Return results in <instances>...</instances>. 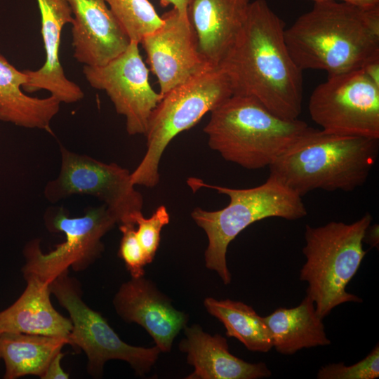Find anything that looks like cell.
<instances>
[{"label": "cell", "mask_w": 379, "mask_h": 379, "mask_svg": "<svg viewBox=\"0 0 379 379\" xmlns=\"http://www.w3.org/2000/svg\"><path fill=\"white\" fill-rule=\"evenodd\" d=\"M284 30L266 0L251 1L218 67L229 79L232 95L252 97L275 115L293 120L302 110V71L289 53Z\"/></svg>", "instance_id": "1"}, {"label": "cell", "mask_w": 379, "mask_h": 379, "mask_svg": "<svg viewBox=\"0 0 379 379\" xmlns=\"http://www.w3.org/2000/svg\"><path fill=\"white\" fill-rule=\"evenodd\" d=\"M297 66L328 76L361 68L379 58V6L329 1L314 3L284 30Z\"/></svg>", "instance_id": "2"}, {"label": "cell", "mask_w": 379, "mask_h": 379, "mask_svg": "<svg viewBox=\"0 0 379 379\" xmlns=\"http://www.w3.org/2000/svg\"><path fill=\"white\" fill-rule=\"evenodd\" d=\"M378 152L379 139L309 127L269 168L300 197L315 190L350 192L366 182Z\"/></svg>", "instance_id": "3"}, {"label": "cell", "mask_w": 379, "mask_h": 379, "mask_svg": "<svg viewBox=\"0 0 379 379\" xmlns=\"http://www.w3.org/2000/svg\"><path fill=\"white\" fill-rule=\"evenodd\" d=\"M309 127L275 115L252 97L232 95L211 112L204 131L224 159L255 170L269 167Z\"/></svg>", "instance_id": "4"}, {"label": "cell", "mask_w": 379, "mask_h": 379, "mask_svg": "<svg viewBox=\"0 0 379 379\" xmlns=\"http://www.w3.org/2000/svg\"><path fill=\"white\" fill-rule=\"evenodd\" d=\"M187 182L194 192L210 188L230 198L228 205L220 210L208 211L197 207L191 213L208 237L206 266L215 270L225 284L231 282L226 261L227 247L241 231L263 219L295 220L307 213L302 197L271 173L262 184L247 189L209 185L196 178H188Z\"/></svg>", "instance_id": "5"}, {"label": "cell", "mask_w": 379, "mask_h": 379, "mask_svg": "<svg viewBox=\"0 0 379 379\" xmlns=\"http://www.w3.org/2000/svg\"><path fill=\"white\" fill-rule=\"evenodd\" d=\"M371 222L372 216L367 213L349 224L331 221L319 227L305 226L302 253L306 262L300 280L307 283L306 294L321 318L341 304L362 302L346 287L366 253L363 241Z\"/></svg>", "instance_id": "6"}, {"label": "cell", "mask_w": 379, "mask_h": 379, "mask_svg": "<svg viewBox=\"0 0 379 379\" xmlns=\"http://www.w3.org/2000/svg\"><path fill=\"white\" fill-rule=\"evenodd\" d=\"M232 95L230 80L220 67L208 68L164 94L150 115L145 135L147 151L131 173L133 183L156 186L159 163L170 142Z\"/></svg>", "instance_id": "7"}, {"label": "cell", "mask_w": 379, "mask_h": 379, "mask_svg": "<svg viewBox=\"0 0 379 379\" xmlns=\"http://www.w3.org/2000/svg\"><path fill=\"white\" fill-rule=\"evenodd\" d=\"M47 230L62 232L65 240L48 253L41 251L40 240L32 239L23 249V276L32 275L51 284L69 268L83 271L92 265L104 250L102 238L115 224V215L105 205L88 207L79 217L69 216L65 208H47L44 216Z\"/></svg>", "instance_id": "8"}, {"label": "cell", "mask_w": 379, "mask_h": 379, "mask_svg": "<svg viewBox=\"0 0 379 379\" xmlns=\"http://www.w3.org/2000/svg\"><path fill=\"white\" fill-rule=\"evenodd\" d=\"M65 272L50 284L58 302L69 313L72 330L69 345L81 349L87 357V371L93 377H100L105 364L112 359L128 362L139 375L150 371L161 350L135 347L124 342L99 312L90 308L81 298L79 283Z\"/></svg>", "instance_id": "9"}, {"label": "cell", "mask_w": 379, "mask_h": 379, "mask_svg": "<svg viewBox=\"0 0 379 379\" xmlns=\"http://www.w3.org/2000/svg\"><path fill=\"white\" fill-rule=\"evenodd\" d=\"M60 152L59 173L44 189L48 202L55 204L73 195L93 196L115 215L119 224L133 222L135 215L142 213L143 198L135 190L128 169L72 152L62 145Z\"/></svg>", "instance_id": "10"}, {"label": "cell", "mask_w": 379, "mask_h": 379, "mask_svg": "<svg viewBox=\"0 0 379 379\" xmlns=\"http://www.w3.org/2000/svg\"><path fill=\"white\" fill-rule=\"evenodd\" d=\"M308 110L324 131L379 139V86L361 68L328 76L312 93Z\"/></svg>", "instance_id": "11"}, {"label": "cell", "mask_w": 379, "mask_h": 379, "mask_svg": "<svg viewBox=\"0 0 379 379\" xmlns=\"http://www.w3.org/2000/svg\"><path fill=\"white\" fill-rule=\"evenodd\" d=\"M131 41L119 55L101 66L84 65L83 74L95 89L104 91L116 112L126 119L129 135H145L150 115L163 95L149 81V69Z\"/></svg>", "instance_id": "12"}, {"label": "cell", "mask_w": 379, "mask_h": 379, "mask_svg": "<svg viewBox=\"0 0 379 379\" xmlns=\"http://www.w3.org/2000/svg\"><path fill=\"white\" fill-rule=\"evenodd\" d=\"M160 27L142 38L151 71L164 95L210 66L201 55L187 16L174 8L161 15Z\"/></svg>", "instance_id": "13"}, {"label": "cell", "mask_w": 379, "mask_h": 379, "mask_svg": "<svg viewBox=\"0 0 379 379\" xmlns=\"http://www.w3.org/2000/svg\"><path fill=\"white\" fill-rule=\"evenodd\" d=\"M113 304L124 321L142 326L161 352L171 350L174 338L187 321V315L175 309L168 297L144 276L124 283Z\"/></svg>", "instance_id": "14"}, {"label": "cell", "mask_w": 379, "mask_h": 379, "mask_svg": "<svg viewBox=\"0 0 379 379\" xmlns=\"http://www.w3.org/2000/svg\"><path fill=\"white\" fill-rule=\"evenodd\" d=\"M73 22L74 58L87 66H101L119 55L131 40L106 0H67Z\"/></svg>", "instance_id": "15"}, {"label": "cell", "mask_w": 379, "mask_h": 379, "mask_svg": "<svg viewBox=\"0 0 379 379\" xmlns=\"http://www.w3.org/2000/svg\"><path fill=\"white\" fill-rule=\"evenodd\" d=\"M41 15V35L46 53L44 65L36 70L23 69L27 81L23 91L46 90L61 103L71 104L83 99L79 85L65 75L60 60L62 28L72 23L73 15L67 0H36Z\"/></svg>", "instance_id": "16"}, {"label": "cell", "mask_w": 379, "mask_h": 379, "mask_svg": "<svg viewBox=\"0 0 379 379\" xmlns=\"http://www.w3.org/2000/svg\"><path fill=\"white\" fill-rule=\"evenodd\" d=\"M251 0H190L187 15L199 51L218 67L241 29Z\"/></svg>", "instance_id": "17"}, {"label": "cell", "mask_w": 379, "mask_h": 379, "mask_svg": "<svg viewBox=\"0 0 379 379\" xmlns=\"http://www.w3.org/2000/svg\"><path fill=\"white\" fill-rule=\"evenodd\" d=\"M185 333L180 349L194 367L188 379H259L272 375L265 363L251 364L232 354L226 338L219 334L211 335L197 324L185 326Z\"/></svg>", "instance_id": "18"}, {"label": "cell", "mask_w": 379, "mask_h": 379, "mask_svg": "<svg viewBox=\"0 0 379 379\" xmlns=\"http://www.w3.org/2000/svg\"><path fill=\"white\" fill-rule=\"evenodd\" d=\"M19 298L0 312V333L12 332L68 338L72 323L53 307L50 284L32 275Z\"/></svg>", "instance_id": "19"}, {"label": "cell", "mask_w": 379, "mask_h": 379, "mask_svg": "<svg viewBox=\"0 0 379 379\" xmlns=\"http://www.w3.org/2000/svg\"><path fill=\"white\" fill-rule=\"evenodd\" d=\"M24 70L16 69L0 53V121L27 128L49 130L61 102L54 97L39 98L25 93Z\"/></svg>", "instance_id": "20"}, {"label": "cell", "mask_w": 379, "mask_h": 379, "mask_svg": "<svg viewBox=\"0 0 379 379\" xmlns=\"http://www.w3.org/2000/svg\"><path fill=\"white\" fill-rule=\"evenodd\" d=\"M264 319L273 347L279 354L291 355L304 348L331 344L323 319L317 314L314 301L307 295L298 306L277 308Z\"/></svg>", "instance_id": "21"}, {"label": "cell", "mask_w": 379, "mask_h": 379, "mask_svg": "<svg viewBox=\"0 0 379 379\" xmlns=\"http://www.w3.org/2000/svg\"><path fill=\"white\" fill-rule=\"evenodd\" d=\"M69 339L21 333H0V353L6 371L4 378L33 375L41 378L53 357Z\"/></svg>", "instance_id": "22"}, {"label": "cell", "mask_w": 379, "mask_h": 379, "mask_svg": "<svg viewBox=\"0 0 379 379\" xmlns=\"http://www.w3.org/2000/svg\"><path fill=\"white\" fill-rule=\"evenodd\" d=\"M204 304L208 313L223 324L226 335L239 340L248 350L267 352L273 347L264 317L252 307L242 302L213 298H206Z\"/></svg>", "instance_id": "23"}, {"label": "cell", "mask_w": 379, "mask_h": 379, "mask_svg": "<svg viewBox=\"0 0 379 379\" xmlns=\"http://www.w3.org/2000/svg\"><path fill=\"white\" fill-rule=\"evenodd\" d=\"M131 41L138 44L160 27L163 19L149 0H106Z\"/></svg>", "instance_id": "24"}, {"label": "cell", "mask_w": 379, "mask_h": 379, "mask_svg": "<svg viewBox=\"0 0 379 379\" xmlns=\"http://www.w3.org/2000/svg\"><path fill=\"white\" fill-rule=\"evenodd\" d=\"M169 220V213L164 205L159 206L149 218H145L142 213L133 218V222L138 225L136 234L148 264L153 260L159 247L161 229Z\"/></svg>", "instance_id": "25"}, {"label": "cell", "mask_w": 379, "mask_h": 379, "mask_svg": "<svg viewBox=\"0 0 379 379\" xmlns=\"http://www.w3.org/2000/svg\"><path fill=\"white\" fill-rule=\"evenodd\" d=\"M379 377L378 344L363 359L351 366L343 362L322 366L319 379H375Z\"/></svg>", "instance_id": "26"}, {"label": "cell", "mask_w": 379, "mask_h": 379, "mask_svg": "<svg viewBox=\"0 0 379 379\" xmlns=\"http://www.w3.org/2000/svg\"><path fill=\"white\" fill-rule=\"evenodd\" d=\"M119 225V230L122 234V237L119 255L124 260L131 277H143L145 274L144 267L148 263L136 234L135 224L124 222Z\"/></svg>", "instance_id": "27"}, {"label": "cell", "mask_w": 379, "mask_h": 379, "mask_svg": "<svg viewBox=\"0 0 379 379\" xmlns=\"http://www.w3.org/2000/svg\"><path fill=\"white\" fill-rule=\"evenodd\" d=\"M64 354L61 351L58 352L50 361L42 379H67L69 374L61 367V360Z\"/></svg>", "instance_id": "28"}, {"label": "cell", "mask_w": 379, "mask_h": 379, "mask_svg": "<svg viewBox=\"0 0 379 379\" xmlns=\"http://www.w3.org/2000/svg\"><path fill=\"white\" fill-rule=\"evenodd\" d=\"M362 70L366 77L377 86H379V58L372 60L366 63Z\"/></svg>", "instance_id": "29"}, {"label": "cell", "mask_w": 379, "mask_h": 379, "mask_svg": "<svg viewBox=\"0 0 379 379\" xmlns=\"http://www.w3.org/2000/svg\"><path fill=\"white\" fill-rule=\"evenodd\" d=\"M378 225H369L366 231L364 241H366L372 247H378Z\"/></svg>", "instance_id": "30"}, {"label": "cell", "mask_w": 379, "mask_h": 379, "mask_svg": "<svg viewBox=\"0 0 379 379\" xmlns=\"http://www.w3.org/2000/svg\"><path fill=\"white\" fill-rule=\"evenodd\" d=\"M190 0H159L161 6L165 7L172 5L180 15H187V8Z\"/></svg>", "instance_id": "31"}, {"label": "cell", "mask_w": 379, "mask_h": 379, "mask_svg": "<svg viewBox=\"0 0 379 379\" xmlns=\"http://www.w3.org/2000/svg\"><path fill=\"white\" fill-rule=\"evenodd\" d=\"M314 3L329 1H338L351 4L353 5L363 6V7H371L379 6V0H307Z\"/></svg>", "instance_id": "32"}, {"label": "cell", "mask_w": 379, "mask_h": 379, "mask_svg": "<svg viewBox=\"0 0 379 379\" xmlns=\"http://www.w3.org/2000/svg\"><path fill=\"white\" fill-rule=\"evenodd\" d=\"M1 359V353H0V359Z\"/></svg>", "instance_id": "33"}]
</instances>
